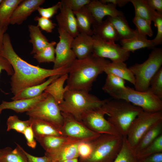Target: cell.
<instances>
[{"instance_id": "cell-44", "label": "cell", "mask_w": 162, "mask_h": 162, "mask_svg": "<svg viewBox=\"0 0 162 162\" xmlns=\"http://www.w3.org/2000/svg\"><path fill=\"white\" fill-rule=\"evenodd\" d=\"M73 12L78 11L88 4L90 0H62L61 1Z\"/></svg>"}, {"instance_id": "cell-50", "label": "cell", "mask_w": 162, "mask_h": 162, "mask_svg": "<svg viewBox=\"0 0 162 162\" xmlns=\"http://www.w3.org/2000/svg\"><path fill=\"white\" fill-rule=\"evenodd\" d=\"M28 162H50L48 158L45 155L41 157H38L32 155L26 152L23 149Z\"/></svg>"}, {"instance_id": "cell-18", "label": "cell", "mask_w": 162, "mask_h": 162, "mask_svg": "<svg viewBox=\"0 0 162 162\" xmlns=\"http://www.w3.org/2000/svg\"><path fill=\"white\" fill-rule=\"evenodd\" d=\"M80 142L68 144L53 150L45 152L44 155L48 158L50 162H62L78 158L79 155L78 147Z\"/></svg>"}, {"instance_id": "cell-25", "label": "cell", "mask_w": 162, "mask_h": 162, "mask_svg": "<svg viewBox=\"0 0 162 162\" xmlns=\"http://www.w3.org/2000/svg\"><path fill=\"white\" fill-rule=\"evenodd\" d=\"M104 72L106 74H112L134 85L135 77L124 62H110L106 66Z\"/></svg>"}, {"instance_id": "cell-16", "label": "cell", "mask_w": 162, "mask_h": 162, "mask_svg": "<svg viewBox=\"0 0 162 162\" xmlns=\"http://www.w3.org/2000/svg\"><path fill=\"white\" fill-rule=\"evenodd\" d=\"M45 2L44 0H23L14 11L10 18V24H21Z\"/></svg>"}, {"instance_id": "cell-27", "label": "cell", "mask_w": 162, "mask_h": 162, "mask_svg": "<svg viewBox=\"0 0 162 162\" xmlns=\"http://www.w3.org/2000/svg\"><path fill=\"white\" fill-rule=\"evenodd\" d=\"M61 76L56 75L51 76L47 80L42 83L24 89L17 94L14 96L11 99L13 100H15L36 97L41 94L49 84Z\"/></svg>"}, {"instance_id": "cell-12", "label": "cell", "mask_w": 162, "mask_h": 162, "mask_svg": "<svg viewBox=\"0 0 162 162\" xmlns=\"http://www.w3.org/2000/svg\"><path fill=\"white\" fill-rule=\"evenodd\" d=\"M105 115L101 107L90 110L82 115L81 122L97 134L121 135L112 125L105 118Z\"/></svg>"}, {"instance_id": "cell-48", "label": "cell", "mask_w": 162, "mask_h": 162, "mask_svg": "<svg viewBox=\"0 0 162 162\" xmlns=\"http://www.w3.org/2000/svg\"><path fill=\"white\" fill-rule=\"evenodd\" d=\"M148 5L153 10H157L160 14L162 15V0H145ZM156 11V10H155Z\"/></svg>"}, {"instance_id": "cell-45", "label": "cell", "mask_w": 162, "mask_h": 162, "mask_svg": "<svg viewBox=\"0 0 162 162\" xmlns=\"http://www.w3.org/2000/svg\"><path fill=\"white\" fill-rule=\"evenodd\" d=\"M157 27V33L155 37L152 40V43L155 46L162 43V15H159L155 18L153 21Z\"/></svg>"}, {"instance_id": "cell-49", "label": "cell", "mask_w": 162, "mask_h": 162, "mask_svg": "<svg viewBox=\"0 0 162 162\" xmlns=\"http://www.w3.org/2000/svg\"><path fill=\"white\" fill-rule=\"evenodd\" d=\"M138 159V162H162V152L154 154Z\"/></svg>"}, {"instance_id": "cell-47", "label": "cell", "mask_w": 162, "mask_h": 162, "mask_svg": "<svg viewBox=\"0 0 162 162\" xmlns=\"http://www.w3.org/2000/svg\"><path fill=\"white\" fill-rule=\"evenodd\" d=\"M2 70H5L9 76H12L14 73V69L9 62L0 55V73Z\"/></svg>"}, {"instance_id": "cell-30", "label": "cell", "mask_w": 162, "mask_h": 162, "mask_svg": "<svg viewBox=\"0 0 162 162\" xmlns=\"http://www.w3.org/2000/svg\"><path fill=\"white\" fill-rule=\"evenodd\" d=\"M28 27L30 38L29 42L32 44L33 46L31 54H34L45 48L50 42L37 26L29 25Z\"/></svg>"}, {"instance_id": "cell-20", "label": "cell", "mask_w": 162, "mask_h": 162, "mask_svg": "<svg viewBox=\"0 0 162 162\" xmlns=\"http://www.w3.org/2000/svg\"><path fill=\"white\" fill-rule=\"evenodd\" d=\"M29 119L36 140L46 136H63L60 128L51 123L31 117Z\"/></svg>"}, {"instance_id": "cell-13", "label": "cell", "mask_w": 162, "mask_h": 162, "mask_svg": "<svg viewBox=\"0 0 162 162\" xmlns=\"http://www.w3.org/2000/svg\"><path fill=\"white\" fill-rule=\"evenodd\" d=\"M58 30L59 40L55 48V59L53 69L65 66L70 67L76 59L71 48L74 38L64 30L58 28Z\"/></svg>"}, {"instance_id": "cell-5", "label": "cell", "mask_w": 162, "mask_h": 162, "mask_svg": "<svg viewBox=\"0 0 162 162\" xmlns=\"http://www.w3.org/2000/svg\"><path fill=\"white\" fill-rule=\"evenodd\" d=\"M123 137L120 135L101 134L91 141L92 152L88 158L78 162H112L121 148Z\"/></svg>"}, {"instance_id": "cell-31", "label": "cell", "mask_w": 162, "mask_h": 162, "mask_svg": "<svg viewBox=\"0 0 162 162\" xmlns=\"http://www.w3.org/2000/svg\"><path fill=\"white\" fill-rule=\"evenodd\" d=\"M16 144L14 149L10 147L0 149V162H28L23 148Z\"/></svg>"}, {"instance_id": "cell-43", "label": "cell", "mask_w": 162, "mask_h": 162, "mask_svg": "<svg viewBox=\"0 0 162 162\" xmlns=\"http://www.w3.org/2000/svg\"><path fill=\"white\" fill-rule=\"evenodd\" d=\"M62 4V2H59L51 7L46 8L40 7L37 10L41 17L50 19L57 13Z\"/></svg>"}, {"instance_id": "cell-35", "label": "cell", "mask_w": 162, "mask_h": 162, "mask_svg": "<svg viewBox=\"0 0 162 162\" xmlns=\"http://www.w3.org/2000/svg\"><path fill=\"white\" fill-rule=\"evenodd\" d=\"M112 162H138L133 150L123 137L122 145L118 155Z\"/></svg>"}, {"instance_id": "cell-7", "label": "cell", "mask_w": 162, "mask_h": 162, "mask_svg": "<svg viewBox=\"0 0 162 162\" xmlns=\"http://www.w3.org/2000/svg\"><path fill=\"white\" fill-rule=\"evenodd\" d=\"M110 96L113 98L125 100L141 108L144 111L154 112L162 111V100L149 90L140 92L125 86Z\"/></svg>"}, {"instance_id": "cell-52", "label": "cell", "mask_w": 162, "mask_h": 162, "mask_svg": "<svg viewBox=\"0 0 162 162\" xmlns=\"http://www.w3.org/2000/svg\"><path fill=\"white\" fill-rule=\"evenodd\" d=\"M8 28V27L2 26L0 24V51L3 48V36Z\"/></svg>"}, {"instance_id": "cell-26", "label": "cell", "mask_w": 162, "mask_h": 162, "mask_svg": "<svg viewBox=\"0 0 162 162\" xmlns=\"http://www.w3.org/2000/svg\"><path fill=\"white\" fill-rule=\"evenodd\" d=\"M68 77V74L61 75L49 84L44 91L51 95L58 105L63 102L64 93L69 89L67 86L63 87Z\"/></svg>"}, {"instance_id": "cell-29", "label": "cell", "mask_w": 162, "mask_h": 162, "mask_svg": "<svg viewBox=\"0 0 162 162\" xmlns=\"http://www.w3.org/2000/svg\"><path fill=\"white\" fill-rule=\"evenodd\" d=\"M162 134V121L151 128L141 138L133 149L136 155Z\"/></svg>"}, {"instance_id": "cell-37", "label": "cell", "mask_w": 162, "mask_h": 162, "mask_svg": "<svg viewBox=\"0 0 162 162\" xmlns=\"http://www.w3.org/2000/svg\"><path fill=\"white\" fill-rule=\"evenodd\" d=\"M7 131L14 130L17 132L23 134L26 128L31 125L30 120L22 121L20 120L16 115L9 117L7 121Z\"/></svg>"}, {"instance_id": "cell-19", "label": "cell", "mask_w": 162, "mask_h": 162, "mask_svg": "<svg viewBox=\"0 0 162 162\" xmlns=\"http://www.w3.org/2000/svg\"><path fill=\"white\" fill-rule=\"evenodd\" d=\"M44 92L39 96L32 98L23 99L7 101L3 100L0 104V109H10L17 113L27 112L31 109L38 102L46 98L48 95Z\"/></svg>"}, {"instance_id": "cell-32", "label": "cell", "mask_w": 162, "mask_h": 162, "mask_svg": "<svg viewBox=\"0 0 162 162\" xmlns=\"http://www.w3.org/2000/svg\"><path fill=\"white\" fill-rule=\"evenodd\" d=\"M22 0H2L0 3V24L8 27L10 18L16 8Z\"/></svg>"}, {"instance_id": "cell-34", "label": "cell", "mask_w": 162, "mask_h": 162, "mask_svg": "<svg viewBox=\"0 0 162 162\" xmlns=\"http://www.w3.org/2000/svg\"><path fill=\"white\" fill-rule=\"evenodd\" d=\"M125 80L112 74H107L105 83L102 89L109 95L125 87Z\"/></svg>"}, {"instance_id": "cell-24", "label": "cell", "mask_w": 162, "mask_h": 162, "mask_svg": "<svg viewBox=\"0 0 162 162\" xmlns=\"http://www.w3.org/2000/svg\"><path fill=\"white\" fill-rule=\"evenodd\" d=\"M73 12L79 33H85L92 36L93 34L92 27L95 22L86 6L80 10Z\"/></svg>"}, {"instance_id": "cell-38", "label": "cell", "mask_w": 162, "mask_h": 162, "mask_svg": "<svg viewBox=\"0 0 162 162\" xmlns=\"http://www.w3.org/2000/svg\"><path fill=\"white\" fill-rule=\"evenodd\" d=\"M162 152V134L136 155L138 159L154 154Z\"/></svg>"}, {"instance_id": "cell-53", "label": "cell", "mask_w": 162, "mask_h": 162, "mask_svg": "<svg viewBox=\"0 0 162 162\" xmlns=\"http://www.w3.org/2000/svg\"><path fill=\"white\" fill-rule=\"evenodd\" d=\"M50 162H78V158H76L62 162L50 161Z\"/></svg>"}, {"instance_id": "cell-40", "label": "cell", "mask_w": 162, "mask_h": 162, "mask_svg": "<svg viewBox=\"0 0 162 162\" xmlns=\"http://www.w3.org/2000/svg\"><path fill=\"white\" fill-rule=\"evenodd\" d=\"M148 90L162 100V67L151 80Z\"/></svg>"}, {"instance_id": "cell-42", "label": "cell", "mask_w": 162, "mask_h": 162, "mask_svg": "<svg viewBox=\"0 0 162 162\" xmlns=\"http://www.w3.org/2000/svg\"><path fill=\"white\" fill-rule=\"evenodd\" d=\"M79 159H86L90 156L92 152V146L90 141H82L78 144V147Z\"/></svg>"}, {"instance_id": "cell-6", "label": "cell", "mask_w": 162, "mask_h": 162, "mask_svg": "<svg viewBox=\"0 0 162 162\" xmlns=\"http://www.w3.org/2000/svg\"><path fill=\"white\" fill-rule=\"evenodd\" d=\"M162 64V49H153L147 59L141 64H136L129 68L135 78V90L140 92L148 90L151 80Z\"/></svg>"}, {"instance_id": "cell-28", "label": "cell", "mask_w": 162, "mask_h": 162, "mask_svg": "<svg viewBox=\"0 0 162 162\" xmlns=\"http://www.w3.org/2000/svg\"><path fill=\"white\" fill-rule=\"evenodd\" d=\"M107 19L115 28L119 40L130 38L135 34V30L131 28L124 15L108 16Z\"/></svg>"}, {"instance_id": "cell-17", "label": "cell", "mask_w": 162, "mask_h": 162, "mask_svg": "<svg viewBox=\"0 0 162 162\" xmlns=\"http://www.w3.org/2000/svg\"><path fill=\"white\" fill-rule=\"evenodd\" d=\"M71 49L76 59L85 58L92 53L93 41L92 36L80 33L74 38L71 44Z\"/></svg>"}, {"instance_id": "cell-41", "label": "cell", "mask_w": 162, "mask_h": 162, "mask_svg": "<svg viewBox=\"0 0 162 162\" xmlns=\"http://www.w3.org/2000/svg\"><path fill=\"white\" fill-rule=\"evenodd\" d=\"M34 20L38 21V27L47 33L52 32L56 26L50 19L45 17L37 16L34 18Z\"/></svg>"}, {"instance_id": "cell-23", "label": "cell", "mask_w": 162, "mask_h": 162, "mask_svg": "<svg viewBox=\"0 0 162 162\" xmlns=\"http://www.w3.org/2000/svg\"><path fill=\"white\" fill-rule=\"evenodd\" d=\"M92 27L93 35L104 41L115 42L119 40L115 28L107 19L100 23L94 24Z\"/></svg>"}, {"instance_id": "cell-46", "label": "cell", "mask_w": 162, "mask_h": 162, "mask_svg": "<svg viewBox=\"0 0 162 162\" xmlns=\"http://www.w3.org/2000/svg\"><path fill=\"white\" fill-rule=\"evenodd\" d=\"M23 134L26 140L28 146L32 148H35L36 142L34 139V134L31 125L26 128Z\"/></svg>"}, {"instance_id": "cell-55", "label": "cell", "mask_w": 162, "mask_h": 162, "mask_svg": "<svg viewBox=\"0 0 162 162\" xmlns=\"http://www.w3.org/2000/svg\"><path fill=\"white\" fill-rule=\"evenodd\" d=\"M2 0H0V3L2 2Z\"/></svg>"}, {"instance_id": "cell-39", "label": "cell", "mask_w": 162, "mask_h": 162, "mask_svg": "<svg viewBox=\"0 0 162 162\" xmlns=\"http://www.w3.org/2000/svg\"><path fill=\"white\" fill-rule=\"evenodd\" d=\"M132 21L136 27L138 32L142 35L150 37L153 35V32L151 27L152 21L141 18L135 15Z\"/></svg>"}, {"instance_id": "cell-14", "label": "cell", "mask_w": 162, "mask_h": 162, "mask_svg": "<svg viewBox=\"0 0 162 162\" xmlns=\"http://www.w3.org/2000/svg\"><path fill=\"white\" fill-rule=\"evenodd\" d=\"M116 6L111 3H104L100 0H91L86 5L94 19L95 23L102 22L104 18L106 16L113 17L124 15L122 11L116 9Z\"/></svg>"}, {"instance_id": "cell-2", "label": "cell", "mask_w": 162, "mask_h": 162, "mask_svg": "<svg viewBox=\"0 0 162 162\" xmlns=\"http://www.w3.org/2000/svg\"><path fill=\"white\" fill-rule=\"evenodd\" d=\"M110 62L92 53L83 59L76 58L69 67L66 86L69 89L89 92L93 83Z\"/></svg>"}, {"instance_id": "cell-4", "label": "cell", "mask_w": 162, "mask_h": 162, "mask_svg": "<svg viewBox=\"0 0 162 162\" xmlns=\"http://www.w3.org/2000/svg\"><path fill=\"white\" fill-rule=\"evenodd\" d=\"M89 92L68 89L64 93L63 102L58 105L60 110L81 122L83 114L88 111L101 107L106 100H101Z\"/></svg>"}, {"instance_id": "cell-1", "label": "cell", "mask_w": 162, "mask_h": 162, "mask_svg": "<svg viewBox=\"0 0 162 162\" xmlns=\"http://www.w3.org/2000/svg\"><path fill=\"white\" fill-rule=\"evenodd\" d=\"M3 42V48L0 51V55L9 62L14 69V73L10 78V90L14 96L25 88L43 83L48 77L69 72V67L68 66L47 69L28 63L15 51L8 33L4 34Z\"/></svg>"}, {"instance_id": "cell-3", "label": "cell", "mask_w": 162, "mask_h": 162, "mask_svg": "<svg viewBox=\"0 0 162 162\" xmlns=\"http://www.w3.org/2000/svg\"><path fill=\"white\" fill-rule=\"evenodd\" d=\"M101 108L108 116L107 120L124 137L132 122L143 111L125 100L113 98L106 99Z\"/></svg>"}, {"instance_id": "cell-15", "label": "cell", "mask_w": 162, "mask_h": 162, "mask_svg": "<svg viewBox=\"0 0 162 162\" xmlns=\"http://www.w3.org/2000/svg\"><path fill=\"white\" fill-rule=\"evenodd\" d=\"M61 1L60 12L56 16L58 28L66 31L74 38L79 33L75 16L73 11Z\"/></svg>"}, {"instance_id": "cell-9", "label": "cell", "mask_w": 162, "mask_h": 162, "mask_svg": "<svg viewBox=\"0 0 162 162\" xmlns=\"http://www.w3.org/2000/svg\"><path fill=\"white\" fill-rule=\"evenodd\" d=\"M29 117L44 121L60 128L63 122L62 116L58 104L50 94L26 112Z\"/></svg>"}, {"instance_id": "cell-10", "label": "cell", "mask_w": 162, "mask_h": 162, "mask_svg": "<svg viewBox=\"0 0 162 162\" xmlns=\"http://www.w3.org/2000/svg\"><path fill=\"white\" fill-rule=\"evenodd\" d=\"M93 41L92 54L104 58H108L113 62H124L130 56V52L115 42H106L98 37L92 36Z\"/></svg>"}, {"instance_id": "cell-8", "label": "cell", "mask_w": 162, "mask_h": 162, "mask_svg": "<svg viewBox=\"0 0 162 162\" xmlns=\"http://www.w3.org/2000/svg\"><path fill=\"white\" fill-rule=\"evenodd\" d=\"M162 121V111L154 112L143 111L130 124L126 138L133 149L143 136L156 124Z\"/></svg>"}, {"instance_id": "cell-22", "label": "cell", "mask_w": 162, "mask_h": 162, "mask_svg": "<svg viewBox=\"0 0 162 162\" xmlns=\"http://www.w3.org/2000/svg\"><path fill=\"white\" fill-rule=\"evenodd\" d=\"M36 140L45 152L53 150L68 144L84 141L64 136H46L38 138Z\"/></svg>"}, {"instance_id": "cell-21", "label": "cell", "mask_w": 162, "mask_h": 162, "mask_svg": "<svg viewBox=\"0 0 162 162\" xmlns=\"http://www.w3.org/2000/svg\"><path fill=\"white\" fill-rule=\"evenodd\" d=\"M135 31V34L132 38L120 40L122 46L126 51L130 52H134L141 49L153 48L154 47L152 40L148 39L146 36L140 33L136 29Z\"/></svg>"}, {"instance_id": "cell-33", "label": "cell", "mask_w": 162, "mask_h": 162, "mask_svg": "<svg viewBox=\"0 0 162 162\" xmlns=\"http://www.w3.org/2000/svg\"><path fill=\"white\" fill-rule=\"evenodd\" d=\"M135 10V15L142 18L153 21L159 15L157 11L152 9L145 0H130Z\"/></svg>"}, {"instance_id": "cell-11", "label": "cell", "mask_w": 162, "mask_h": 162, "mask_svg": "<svg viewBox=\"0 0 162 162\" xmlns=\"http://www.w3.org/2000/svg\"><path fill=\"white\" fill-rule=\"evenodd\" d=\"M63 120L60 130L63 136L84 141H92L100 134L91 130L82 122L79 121L68 113L62 112Z\"/></svg>"}, {"instance_id": "cell-36", "label": "cell", "mask_w": 162, "mask_h": 162, "mask_svg": "<svg viewBox=\"0 0 162 162\" xmlns=\"http://www.w3.org/2000/svg\"><path fill=\"white\" fill-rule=\"evenodd\" d=\"M56 43L55 41L50 42L48 45L42 50L34 54L33 58L39 63H54L55 59V46Z\"/></svg>"}, {"instance_id": "cell-54", "label": "cell", "mask_w": 162, "mask_h": 162, "mask_svg": "<svg viewBox=\"0 0 162 162\" xmlns=\"http://www.w3.org/2000/svg\"><path fill=\"white\" fill-rule=\"evenodd\" d=\"M2 111L0 109V114L1 113V112H2Z\"/></svg>"}, {"instance_id": "cell-51", "label": "cell", "mask_w": 162, "mask_h": 162, "mask_svg": "<svg viewBox=\"0 0 162 162\" xmlns=\"http://www.w3.org/2000/svg\"><path fill=\"white\" fill-rule=\"evenodd\" d=\"M101 2L105 4L111 3L119 7H122L130 2V0H100Z\"/></svg>"}]
</instances>
